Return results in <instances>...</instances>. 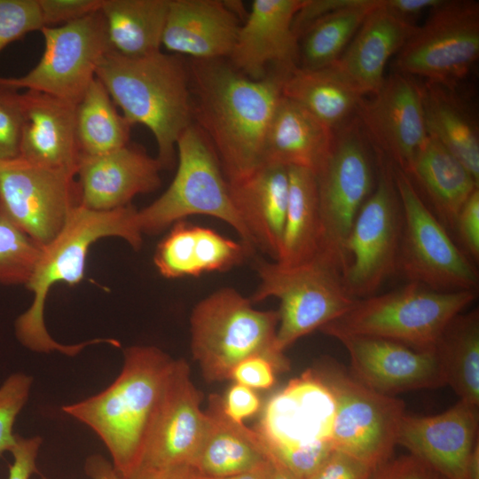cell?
<instances>
[{"label": "cell", "instance_id": "e0dca14e", "mask_svg": "<svg viewBox=\"0 0 479 479\" xmlns=\"http://www.w3.org/2000/svg\"><path fill=\"white\" fill-rule=\"evenodd\" d=\"M350 358L349 372L380 393L396 394L446 385L434 350H420L379 337L336 334Z\"/></svg>", "mask_w": 479, "mask_h": 479}, {"label": "cell", "instance_id": "11a10c76", "mask_svg": "<svg viewBox=\"0 0 479 479\" xmlns=\"http://www.w3.org/2000/svg\"><path fill=\"white\" fill-rule=\"evenodd\" d=\"M465 479H479V441L476 442L468 457Z\"/></svg>", "mask_w": 479, "mask_h": 479}, {"label": "cell", "instance_id": "8fae6325", "mask_svg": "<svg viewBox=\"0 0 479 479\" xmlns=\"http://www.w3.org/2000/svg\"><path fill=\"white\" fill-rule=\"evenodd\" d=\"M402 209L397 271L441 292L478 290L479 274L425 203L407 174L393 165Z\"/></svg>", "mask_w": 479, "mask_h": 479}, {"label": "cell", "instance_id": "83f0119b", "mask_svg": "<svg viewBox=\"0 0 479 479\" xmlns=\"http://www.w3.org/2000/svg\"><path fill=\"white\" fill-rule=\"evenodd\" d=\"M205 432L192 463L196 474L224 477L252 470L267 460L255 430L229 419L222 397L210 396Z\"/></svg>", "mask_w": 479, "mask_h": 479}, {"label": "cell", "instance_id": "7dc6e473", "mask_svg": "<svg viewBox=\"0 0 479 479\" xmlns=\"http://www.w3.org/2000/svg\"><path fill=\"white\" fill-rule=\"evenodd\" d=\"M370 479H441L434 469L412 454L389 459L377 467Z\"/></svg>", "mask_w": 479, "mask_h": 479}, {"label": "cell", "instance_id": "cb8c5ba5", "mask_svg": "<svg viewBox=\"0 0 479 479\" xmlns=\"http://www.w3.org/2000/svg\"><path fill=\"white\" fill-rule=\"evenodd\" d=\"M241 23L228 2L169 0L161 46L192 59H224Z\"/></svg>", "mask_w": 479, "mask_h": 479}, {"label": "cell", "instance_id": "f35d334b", "mask_svg": "<svg viewBox=\"0 0 479 479\" xmlns=\"http://www.w3.org/2000/svg\"><path fill=\"white\" fill-rule=\"evenodd\" d=\"M252 252L242 243L216 231L195 225V262L199 275L224 271L240 263Z\"/></svg>", "mask_w": 479, "mask_h": 479}, {"label": "cell", "instance_id": "30bf717a", "mask_svg": "<svg viewBox=\"0 0 479 479\" xmlns=\"http://www.w3.org/2000/svg\"><path fill=\"white\" fill-rule=\"evenodd\" d=\"M313 370L334 397V448L374 469L389 460L405 414L404 402L363 384L333 358H325Z\"/></svg>", "mask_w": 479, "mask_h": 479}, {"label": "cell", "instance_id": "4dcf8cb0", "mask_svg": "<svg viewBox=\"0 0 479 479\" xmlns=\"http://www.w3.org/2000/svg\"><path fill=\"white\" fill-rule=\"evenodd\" d=\"M428 136L450 151L479 182L477 123L452 89L428 82L423 87Z\"/></svg>", "mask_w": 479, "mask_h": 479}, {"label": "cell", "instance_id": "d6a6232c", "mask_svg": "<svg viewBox=\"0 0 479 479\" xmlns=\"http://www.w3.org/2000/svg\"><path fill=\"white\" fill-rule=\"evenodd\" d=\"M288 203L275 262L293 266L316 256L320 218L315 174L308 169L288 167Z\"/></svg>", "mask_w": 479, "mask_h": 479}, {"label": "cell", "instance_id": "603a6c76", "mask_svg": "<svg viewBox=\"0 0 479 479\" xmlns=\"http://www.w3.org/2000/svg\"><path fill=\"white\" fill-rule=\"evenodd\" d=\"M277 397L267 413L269 420L255 430L264 447L331 441L334 401L313 369L291 381Z\"/></svg>", "mask_w": 479, "mask_h": 479}, {"label": "cell", "instance_id": "e575fe53", "mask_svg": "<svg viewBox=\"0 0 479 479\" xmlns=\"http://www.w3.org/2000/svg\"><path fill=\"white\" fill-rule=\"evenodd\" d=\"M374 4L375 0H349L311 23L299 37L298 67L318 69L334 63Z\"/></svg>", "mask_w": 479, "mask_h": 479}, {"label": "cell", "instance_id": "74e56055", "mask_svg": "<svg viewBox=\"0 0 479 479\" xmlns=\"http://www.w3.org/2000/svg\"><path fill=\"white\" fill-rule=\"evenodd\" d=\"M153 263L167 279L200 276L195 262V225L183 220L175 223L158 244Z\"/></svg>", "mask_w": 479, "mask_h": 479}, {"label": "cell", "instance_id": "f1b7e54d", "mask_svg": "<svg viewBox=\"0 0 479 479\" xmlns=\"http://www.w3.org/2000/svg\"><path fill=\"white\" fill-rule=\"evenodd\" d=\"M420 187L430 210L447 229H454L457 216L479 182L442 144L430 136L404 171Z\"/></svg>", "mask_w": 479, "mask_h": 479}, {"label": "cell", "instance_id": "4fadbf2b", "mask_svg": "<svg viewBox=\"0 0 479 479\" xmlns=\"http://www.w3.org/2000/svg\"><path fill=\"white\" fill-rule=\"evenodd\" d=\"M40 32L44 51L38 63L24 75L0 76V85L77 104L96 78L100 61L111 51L100 10L70 23L44 27Z\"/></svg>", "mask_w": 479, "mask_h": 479}, {"label": "cell", "instance_id": "60d3db41", "mask_svg": "<svg viewBox=\"0 0 479 479\" xmlns=\"http://www.w3.org/2000/svg\"><path fill=\"white\" fill-rule=\"evenodd\" d=\"M43 27L37 0H0V52L10 43Z\"/></svg>", "mask_w": 479, "mask_h": 479}, {"label": "cell", "instance_id": "db71d44e", "mask_svg": "<svg viewBox=\"0 0 479 479\" xmlns=\"http://www.w3.org/2000/svg\"><path fill=\"white\" fill-rule=\"evenodd\" d=\"M270 462L267 460L257 467L233 475L224 477H207L195 474L194 479H269Z\"/></svg>", "mask_w": 479, "mask_h": 479}, {"label": "cell", "instance_id": "f6af8a7d", "mask_svg": "<svg viewBox=\"0 0 479 479\" xmlns=\"http://www.w3.org/2000/svg\"><path fill=\"white\" fill-rule=\"evenodd\" d=\"M373 470L362 460L334 449L309 479H370Z\"/></svg>", "mask_w": 479, "mask_h": 479}, {"label": "cell", "instance_id": "9a60e30c", "mask_svg": "<svg viewBox=\"0 0 479 479\" xmlns=\"http://www.w3.org/2000/svg\"><path fill=\"white\" fill-rule=\"evenodd\" d=\"M75 176L20 157L0 161V215L43 247L80 205Z\"/></svg>", "mask_w": 479, "mask_h": 479}, {"label": "cell", "instance_id": "1f68e13d", "mask_svg": "<svg viewBox=\"0 0 479 479\" xmlns=\"http://www.w3.org/2000/svg\"><path fill=\"white\" fill-rule=\"evenodd\" d=\"M169 0H103L111 50L127 57L161 51Z\"/></svg>", "mask_w": 479, "mask_h": 479}, {"label": "cell", "instance_id": "ac0fdd59", "mask_svg": "<svg viewBox=\"0 0 479 479\" xmlns=\"http://www.w3.org/2000/svg\"><path fill=\"white\" fill-rule=\"evenodd\" d=\"M201 399L186 361L175 360L138 467L192 466L207 425Z\"/></svg>", "mask_w": 479, "mask_h": 479}, {"label": "cell", "instance_id": "ab89813d", "mask_svg": "<svg viewBox=\"0 0 479 479\" xmlns=\"http://www.w3.org/2000/svg\"><path fill=\"white\" fill-rule=\"evenodd\" d=\"M33 378L22 373L9 375L0 386V456L16 442L13 425L27 402Z\"/></svg>", "mask_w": 479, "mask_h": 479}, {"label": "cell", "instance_id": "ffe728a7", "mask_svg": "<svg viewBox=\"0 0 479 479\" xmlns=\"http://www.w3.org/2000/svg\"><path fill=\"white\" fill-rule=\"evenodd\" d=\"M479 408L460 400L431 416L404 414L397 444L406 448L446 479H465V469L478 438Z\"/></svg>", "mask_w": 479, "mask_h": 479}, {"label": "cell", "instance_id": "836d02e7", "mask_svg": "<svg viewBox=\"0 0 479 479\" xmlns=\"http://www.w3.org/2000/svg\"><path fill=\"white\" fill-rule=\"evenodd\" d=\"M435 352L446 385L459 400L479 408V310L455 316L438 339Z\"/></svg>", "mask_w": 479, "mask_h": 479}, {"label": "cell", "instance_id": "277c9868", "mask_svg": "<svg viewBox=\"0 0 479 479\" xmlns=\"http://www.w3.org/2000/svg\"><path fill=\"white\" fill-rule=\"evenodd\" d=\"M96 78L131 125L141 124L153 135L162 169L174 164L177 143L192 124L188 66L181 56L161 51L127 57L109 51Z\"/></svg>", "mask_w": 479, "mask_h": 479}, {"label": "cell", "instance_id": "7bdbcfd3", "mask_svg": "<svg viewBox=\"0 0 479 479\" xmlns=\"http://www.w3.org/2000/svg\"><path fill=\"white\" fill-rule=\"evenodd\" d=\"M283 372L271 358L263 356H251L232 370L230 379L252 389H269L276 382V373Z\"/></svg>", "mask_w": 479, "mask_h": 479}, {"label": "cell", "instance_id": "c3c4849f", "mask_svg": "<svg viewBox=\"0 0 479 479\" xmlns=\"http://www.w3.org/2000/svg\"><path fill=\"white\" fill-rule=\"evenodd\" d=\"M261 407V400L255 391L240 383H234L222 397V408L225 415L237 423L255 414Z\"/></svg>", "mask_w": 479, "mask_h": 479}, {"label": "cell", "instance_id": "8d00e7d4", "mask_svg": "<svg viewBox=\"0 0 479 479\" xmlns=\"http://www.w3.org/2000/svg\"><path fill=\"white\" fill-rule=\"evenodd\" d=\"M42 247L0 215V284L26 286Z\"/></svg>", "mask_w": 479, "mask_h": 479}, {"label": "cell", "instance_id": "4316f807", "mask_svg": "<svg viewBox=\"0 0 479 479\" xmlns=\"http://www.w3.org/2000/svg\"><path fill=\"white\" fill-rule=\"evenodd\" d=\"M334 137V130L281 96L264 137L262 162L300 167L315 173Z\"/></svg>", "mask_w": 479, "mask_h": 479}, {"label": "cell", "instance_id": "6da1fadb", "mask_svg": "<svg viewBox=\"0 0 479 479\" xmlns=\"http://www.w3.org/2000/svg\"><path fill=\"white\" fill-rule=\"evenodd\" d=\"M187 66L192 121L211 144L226 181L237 180L262 163L287 72L275 69L254 80L224 59H192Z\"/></svg>", "mask_w": 479, "mask_h": 479}, {"label": "cell", "instance_id": "f5cc1de1", "mask_svg": "<svg viewBox=\"0 0 479 479\" xmlns=\"http://www.w3.org/2000/svg\"><path fill=\"white\" fill-rule=\"evenodd\" d=\"M84 470L91 479H126L114 468L112 462L100 454L89 456L85 461Z\"/></svg>", "mask_w": 479, "mask_h": 479}, {"label": "cell", "instance_id": "9f6ffc18", "mask_svg": "<svg viewBox=\"0 0 479 479\" xmlns=\"http://www.w3.org/2000/svg\"><path fill=\"white\" fill-rule=\"evenodd\" d=\"M266 457L270 462L269 479H299L276 459Z\"/></svg>", "mask_w": 479, "mask_h": 479}, {"label": "cell", "instance_id": "7c38bea8", "mask_svg": "<svg viewBox=\"0 0 479 479\" xmlns=\"http://www.w3.org/2000/svg\"><path fill=\"white\" fill-rule=\"evenodd\" d=\"M378 162L377 184L360 208L345 244L348 264L342 279L356 299L375 294L397 267L402 209L393 163L380 153Z\"/></svg>", "mask_w": 479, "mask_h": 479}, {"label": "cell", "instance_id": "ee69618b", "mask_svg": "<svg viewBox=\"0 0 479 479\" xmlns=\"http://www.w3.org/2000/svg\"><path fill=\"white\" fill-rule=\"evenodd\" d=\"M44 27L80 20L100 10L103 0H37Z\"/></svg>", "mask_w": 479, "mask_h": 479}, {"label": "cell", "instance_id": "2e32d148", "mask_svg": "<svg viewBox=\"0 0 479 479\" xmlns=\"http://www.w3.org/2000/svg\"><path fill=\"white\" fill-rule=\"evenodd\" d=\"M357 120L378 153L405 171L428 138L423 87L397 72L385 78L379 91L362 99Z\"/></svg>", "mask_w": 479, "mask_h": 479}, {"label": "cell", "instance_id": "484cf974", "mask_svg": "<svg viewBox=\"0 0 479 479\" xmlns=\"http://www.w3.org/2000/svg\"><path fill=\"white\" fill-rule=\"evenodd\" d=\"M416 27L395 18L375 0L343 53L330 67L362 97L373 96L384 82L390 57L401 50Z\"/></svg>", "mask_w": 479, "mask_h": 479}, {"label": "cell", "instance_id": "d4e9b609", "mask_svg": "<svg viewBox=\"0 0 479 479\" xmlns=\"http://www.w3.org/2000/svg\"><path fill=\"white\" fill-rule=\"evenodd\" d=\"M228 183L234 208L255 247L277 259L287 214L288 167L262 162Z\"/></svg>", "mask_w": 479, "mask_h": 479}, {"label": "cell", "instance_id": "5b68a950", "mask_svg": "<svg viewBox=\"0 0 479 479\" xmlns=\"http://www.w3.org/2000/svg\"><path fill=\"white\" fill-rule=\"evenodd\" d=\"M232 287L220 288L200 301L190 317L191 349L205 380L230 379L234 366L255 355L266 356L289 369L276 349L278 310H259Z\"/></svg>", "mask_w": 479, "mask_h": 479}, {"label": "cell", "instance_id": "d590c367", "mask_svg": "<svg viewBox=\"0 0 479 479\" xmlns=\"http://www.w3.org/2000/svg\"><path fill=\"white\" fill-rule=\"evenodd\" d=\"M131 127L104 85L95 78L75 106L81 155L103 154L128 145Z\"/></svg>", "mask_w": 479, "mask_h": 479}, {"label": "cell", "instance_id": "8992f818", "mask_svg": "<svg viewBox=\"0 0 479 479\" xmlns=\"http://www.w3.org/2000/svg\"><path fill=\"white\" fill-rule=\"evenodd\" d=\"M478 295V290L441 292L415 282L381 294L356 299L342 316L319 330L391 340L420 350H434L450 321Z\"/></svg>", "mask_w": 479, "mask_h": 479}, {"label": "cell", "instance_id": "44dd1931", "mask_svg": "<svg viewBox=\"0 0 479 479\" xmlns=\"http://www.w3.org/2000/svg\"><path fill=\"white\" fill-rule=\"evenodd\" d=\"M162 166L130 144L98 155H81L76 176L80 205L108 211L130 205L138 194L155 191Z\"/></svg>", "mask_w": 479, "mask_h": 479}, {"label": "cell", "instance_id": "d6986e66", "mask_svg": "<svg viewBox=\"0 0 479 479\" xmlns=\"http://www.w3.org/2000/svg\"><path fill=\"white\" fill-rule=\"evenodd\" d=\"M303 0H255L240 25L231 51V66L254 80L267 67L289 72L299 66V40L294 32L295 14Z\"/></svg>", "mask_w": 479, "mask_h": 479}, {"label": "cell", "instance_id": "6f0895ef", "mask_svg": "<svg viewBox=\"0 0 479 479\" xmlns=\"http://www.w3.org/2000/svg\"><path fill=\"white\" fill-rule=\"evenodd\" d=\"M441 479H446V478H444V477L441 476Z\"/></svg>", "mask_w": 479, "mask_h": 479}, {"label": "cell", "instance_id": "f546056e", "mask_svg": "<svg viewBox=\"0 0 479 479\" xmlns=\"http://www.w3.org/2000/svg\"><path fill=\"white\" fill-rule=\"evenodd\" d=\"M281 93L334 130L350 121L363 99L330 66L295 67L287 73Z\"/></svg>", "mask_w": 479, "mask_h": 479}, {"label": "cell", "instance_id": "bcb514c9", "mask_svg": "<svg viewBox=\"0 0 479 479\" xmlns=\"http://www.w3.org/2000/svg\"><path fill=\"white\" fill-rule=\"evenodd\" d=\"M454 231L474 262L479 260V188L475 189L460 208Z\"/></svg>", "mask_w": 479, "mask_h": 479}, {"label": "cell", "instance_id": "7a4b0ae2", "mask_svg": "<svg viewBox=\"0 0 479 479\" xmlns=\"http://www.w3.org/2000/svg\"><path fill=\"white\" fill-rule=\"evenodd\" d=\"M122 369L101 392L62 406L103 442L114 468L125 478L139 467L175 365L154 346L124 349Z\"/></svg>", "mask_w": 479, "mask_h": 479}, {"label": "cell", "instance_id": "5bb4252c", "mask_svg": "<svg viewBox=\"0 0 479 479\" xmlns=\"http://www.w3.org/2000/svg\"><path fill=\"white\" fill-rule=\"evenodd\" d=\"M479 56V4L444 1L398 51L397 72L447 88L465 78Z\"/></svg>", "mask_w": 479, "mask_h": 479}, {"label": "cell", "instance_id": "681fc988", "mask_svg": "<svg viewBox=\"0 0 479 479\" xmlns=\"http://www.w3.org/2000/svg\"><path fill=\"white\" fill-rule=\"evenodd\" d=\"M42 442V437L38 436H16L15 444L10 451L13 456V463L9 466L8 479H30L35 473H38L35 460Z\"/></svg>", "mask_w": 479, "mask_h": 479}, {"label": "cell", "instance_id": "b9f144b4", "mask_svg": "<svg viewBox=\"0 0 479 479\" xmlns=\"http://www.w3.org/2000/svg\"><path fill=\"white\" fill-rule=\"evenodd\" d=\"M20 92L0 85V161L19 157L23 122Z\"/></svg>", "mask_w": 479, "mask_h": 479}, {"label": "cell", "instance_id": "7402d4cb", "mask_svg": "<svg viewBox=\"0 0 479 479\" xmlns=\"http://www.w3.org/2000/svg\"><path fill=\"white\" fill-rule=\"evenodd\" d=\"M23 122L19 157L40 167L76 176L81 152L76 104L35 90L20 93Z\"/></svg>", "mask_w": 479, "mask_h": 479}, {"label": "cell", "instance_id": "52a82bcc", "mask_svg": "<svg viewBox=\"0 0 479 479\" xmlns=\"http://www.w3.org/2000/svg\"><path fill=\"white\" fill-rule=\"evenodd\" d=\"M177 169L168 189L137 210L142 232L155 234L192 215L221 219L232 227L253 253L255 247L232 204L218 158L203 132L189 126L177 143Z\"/></svg>", "mask_w": 479, "mask_h": 479}, {"label": "cell", "instance_id": "f907efd6", "mask_svg": "<svg viewBox=\"0 0 479 479\" xmlns=\"http://www.w3.org/2000/svg\"><path fill=\"white\" fill-rule=\"evenodd\" d=\"M378 5L393 15L395 18L413 24L426 11H431L439 5L443 0H377Z\"/></svg>", "mask_w": 479, "mask_h": 479}, {"label": "cell", "instance_id": "ba28073f", "mask_svg": "<svg viewBox=\"0 0 479 479\" xmlns=\"http://www.w3.org/2000/svg\"><path fill=\"white\" fill-rule=\"evenodd\" d=\"M365 137L357 118L335 130L331 148L314 173L320 218L316 257L337 268L342 275L348 264L347 238L374 186Z\"/></svg>", "mask_w": 479, "mask_h": 479}, {"label": "cell", "instance_id": "3957f363", "mask_svg": "<svg viewBox=\"0 0 479 479\" xmlns=\"http://www.w3.org/2000/svg\"><path fill=\"white\" fill-rule=\"evenodd\" d=\"M137 209L130 205L108 211H98L76 206L59 233L42 247L34 271L26 284L33 294L30 307L14 324L18 341L27 349L39 353L59 351L75 357L90 344L101 343L93 339L75 345L56 342L44 323V306L50 289L57 283L74 286L84 276L86 256L97 240L119 237L136 250L142 246V232L137 220Z\"/></svg>", "mask_w": 479, "mask_h": 479}, {"label": "cell", "instance_id": "816d5d0a", "mask_svg": "<svg viewBox=\"0 0 479 479\" xmlns=\"http://www.w3.org/2000/svg\"><path fill=\"white\" fill-rule=\"evenodd\" d=\"M196 472L189 466L138 467L126 479H194Z\"/></svg>", "mask_w": 479, "mask_h": 479}, {"label": "cell", "instance_id": "9c48e42d", "mask_svg": "<svg viewBox=\"0 0 479 479\" xmlns=\"http://www.w3.org/2000/svg\"><path fill=\"white\" fill-rule=\"evenodd\" d=\"M259 285L252 302L273 296L279 300L276 349L284 352L301 337L342 316L356 298L348 291L341 271L314 257L293 266L258 261Z\"/></svg>", "mask_w": 479, "mask_h": 479}]
</instances>
